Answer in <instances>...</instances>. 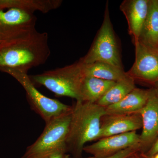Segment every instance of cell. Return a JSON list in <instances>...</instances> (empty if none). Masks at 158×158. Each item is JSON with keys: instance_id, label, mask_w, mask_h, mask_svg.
Wrapping results in <instances>:
<instances>
[{"instance_id": "3", "label": "cell", "mask_w": 158, "mask_h": 158, "mask_svg": "<svg viewBox=\"0 0 158 158\" xmlns=\"http://www.w3.org/2000/svg\"><path fill=\"white\" fill-rule=\"evenodd\" d=\"M29 76L34 85L44 86L57 96L81 100L80 88L85 75L80 60L71 65Z\"/></svg>"}, {"instance_id": "20", "label": "cell", "mask_w": 158, "mask_h": 158, "mask_svg": "<svg viewBox=\"0 0 158 158\" xmlns=\"http://www.w3.org/2000/svg\"><path fill=\"white\" fill-rule=\"evenodd\" d=\"M67 155L63 153H58L50 156L48 158H65Z\"/></svg>"}, {"instance_id": "23", "label": "cell", "mask_w": 158, "mask_h": 158, "mask_svg": "<svg viewBox=\"0 0 158 158\" xmlns=\"http://www.w3.org/2000/svg\"><path fill=\"white\" fill-rule=\"evenodd\" d=\"M135 155L132 156L130 157H129V158H136L134 157V156H135Z\"/></svg>"}, {"instance_id": "24", "label": "cell", "mask_w": 158, "mask_h": 158, "mask_svg": "<svg viewBox=\"0 0 158 158\" xmlns=\"http://www.w3.org/2000/svg\"><path fill=\"white\" fill-rule=\"evenodd\" d=\"M68 156H69V155H67V156H66V157H65V158H67V157H68Z\"/></svg>"}, {"instance_id": "8", "label": "cell", "mask_w": 158, "mask_h": 158, "mask_svg": "<svg viewBox=\"0 0 158 158\" xmlns=\"http://www.w3.org/2000/svg\"><path fill=\"white\" fill-rule=\"evenodd\" d=\"M135 47V59L131 68L127 72L134 81L150 84L158 82V50L147 47L139 42Z\"/></svg>"}, {"instance_id": "14", "label": "cell", "mask_w": 158, "mask_h": 158, "mask_svg": "<svg viewBox=\"0 0 158 158\" xmlns=\"http://www.w3.org/2000/svg\"><path fill=\"white\" fill-rule=\"evenodd\" d=\"M116 82L84 76L80 88V101L96 103Z\"/></svg>"}, {"instance_id": "1", "label": "cell", "mask_w": 158, "mask_h": 158, "mask_svg": "<svg viewBox=\"0 0 158 158\" xmlns=\"http://www.w3.org/2000/svg\"><path fill=\"white\" fill-rule=\"evenodd\" d=\"M50 54L47 33L34 29L0 43V71L11 69L28 73L44 64Z\"/></svg>"}, {"instance_id": "17", "label": "cell", "mask_w": 158, "mask_h": 158, "mask_svg": "<svg viewBox=\"0 0 158 158\" xmlns=\"http://www.w3.org/2000/svg\"><path fill=\"white\" fill-rule=\"evenodd\" d=\"M136 88L135 81L128 77L116 82L96 104L104 108L117 103Z\"/></svg>"}, {"instance_id": "21", "label": "cell", "mask_w": 158, "mask_h": 158, "mask_svg": "<svg viewBox=\"0 0 158 158\" xmlns=\"http://www.w3.org/2000/svg\"><path fill=\"white\" fill-rule=\"evenodd\" d=\"M155 94L157 95L158 97V82L155 85L153 86L152 88Z\"/></svg>"}, {"instance_id": "10", "label": "cell", "mask_w": 158, "mask_h": 158, "mask_svg": "<svg viewBox=\"0 0 158 158\" xmlns=\"http://www.w3.org/2000/svg\"><path fill=\"white\" fill-rule=\"evenodd\" d=\"M139 113L105 115L102 118L99 139L109 136L136 131L142 128Z\"/></svg>"}, {"instance_id": "9", "label": "cell", "mask_w": 158, "mask_h": 158, "mask_svg": "<svg viewBox=\"0 0 158 158\" xmlns=\"http://www.w3.org/2000/svg\"><path fill=\"white\" fill-rule=\"evenodd\" d=\"M138 144H140V135L133 131L101 138L85 146L83 151L95 157H107Z\"/></svg>"}, {"instance_id": "22", "label": "cell", "mask_w": 158, "mask_h": 158, "mask_svg": "<svg viewBox=\"0 0 158 158\" xmlns=\"http://www.w3.org/2000/svg\"><path fill=\"white\" fill-rule=\"evenodd\" d=\"M151 158H158V154H156L155 155L153 156Z\"/></svg>"}, {"instance_id": "4", "label": "cell", "mask_w": 158, "mask_h": 158, "mask_svg": "<svg viewBox=\"0 0 158 158\" xmlns=\"http://www.w3.org/2000/svg\"><path fill=\"white\" fill-rule=\"evenodd\" d=\"M71 112L45 123L41 135L27 148L21 158H48L58 153L66 154Z\"/></svg>"}, {"instance_id": "6", "label": "cell", "mask_w": 158, "mask_h": 158, "mask_svg": "<svg viewBox=\"0 0 158 158\" xmlns=\"http://www.w3.org/2000/svg\"><path fill=\"white\" fill-rule=\"evenodd\" d=\"M2 72L9 74L19 82L25 90L31 108L41 116L45 123L72 111V106L40 93L31 81L27 73L11 69H5Z\"/></svg>"}, {"instance_id": "13", "label": "cell", "mask_w": 158, "mask_h": 158, "mask_svg": "<svg viewBox=\"0 0 158 158\" xmlns=\"http://www.w3.org/2000/svg\"><path fill=\"white\" fill-rule=\"evenodd\" d=\"M152 89L135 88L120 101L105 108L106 115H120L139 113L147 103Z\"/></svg>"}, {"instance_id": "18", "label": "cell", "mask_w": 158, "mask_h": 158, "mask_svg": "<svg viewBox=\"0 0 158 158\" xmlns=\"http://www.w3.org/2000/svg\"><path fill=\"white\" fill-rule=\"evenodd\" d=\"M141 149V145L138 144V145H135V146H133L132 147L123 150L121 151L113 156L107 157L97 158L93 156L92 157L86 158H129L130 157L135 155L137 152ZM67 158H71L69 157V156Z\"/></svg>"}, {"instance_id": "19", "label": "cell", "mask_w": 158, "mask_h": 158, "mask_svg": "<svg viewBox=\"0 0 158 158\" xmlns=\"http://www.w3.org/2000/svg\"><path fill=\"white\" fill-rule=\"evenodd\" d=\"M158 154V137L153 144L152 147L149 150L147 154L148 157L152 158L156 154Z\"/></svg>"}, {"instance_id": "12", "label": "cell", "mask_w": 158, "mask_h": 158, "mask_svg": "<svg viewBox=\"0 0 158 158\" xmlns=\"http://www.w3.org/2000/svg\"><path fill=\"white\" fill-rule=\"evenodd\" d=\"M139 113L142 123L140 135L142 148L151 144L158 137V97L152 88L147 103Z\"/></svg>"}, {"instance_id": "5", "label": "cell", "mask_w": 158, "mask_h": 158, "mask_svg": "<svg viewBox=\"0 0 158 158\" xmlns=\"http://www.w3.org/2000/svg\"><path fill=\"white\" fill-rule=\"evenodd\" d=\"M107 2L103 21L88 53L80 59L84 64L103 62L123 68Z\"/></svg>"}, {"instance_id": "26", "label": "cell", "mask_w": 158, "mask_h": 158, "mask_svg": "<svg viewBox=\"0 0 158 158\" xmlns=\"http://www.w3.org/2000/svg\"><path fill=\"white\" fill-rule=\"evenodd\" d=\"M157 2H158V0H157Z\"/></svg>"}, {"instance_id": "15", "label": "cell", "mask_w": 158, "mask_h": 158, "mask_svg": "<svg viewBox=\"0 0 158 158\" xmlns=\"http://www.w3.org/2000/svg\"><path fill=\"white\" fill-rule=\"evenodd\" d=\"M138 41L147 47L158 50L157 0H150L148 15Z\"/></svg>"}, {"instance_id": "11", "label": "cell", "mask_w": 158, "mask_h": 158, "mask_svg": "<svg viewBox=\"0 0 158 158\" xmlns=\"http://www.w3.org/2000/svg\"><path fill=\"white\" fill-rule=\"evenodd\" d=\"M150 0H125L119 9L128 23V31L135 44L138 42L149 11Z\"/></svg>"}, {"instance_id": "7", "label": "cell", "mask_w": 158, "mask_h": 158, "mask_svg": "<svg viewBox=\"0 0 158 158\" xmlns=\"http://www.w3.org/2000/svg\"><path fill=\"white\" fill-rule=\"evenodd\" d=\"M34 12L18 8L0 9V40L5 41L36 29Z\"/></svg>"}, {"instance_id": "16", "label": "cell", "mask_w": 158, "mask_h": 158, "mask_svg": "<svg viewBox=\"0 0 158 158\" xmlns=\"http://www.w3.org/2000/svg\"><path fill=\"white\" fill-rule=\"evenodd\" d=\"M83 73L85 76L92 77L114 82L120 81L128 77L123 68L103 62H95L89 64L83 63Z\"/></svg>"}, {"instance_id": "25", "label": "cell", "mask_w": 158, "mask_h": 158, "mask_svg": "<svg viewBox=\"0 0 158 158\" xmlns=\"http://www.w3.org/2000/svg\"><path fill=\"white\" fill-rule=\"evenodd\" d=\"M2 42H3V41H1V40H0V43H2Z\"/></svg>"}, {"instance_id": "2", "label": "cell", "mask_w": 158, "mask_h": 158, "mask_svg": "<svg viewBox=\"0 0 158 158\" xmlns=\"http://www.w3.org/2000/svg\"><path fill=\"white\" fill-rule=\"evenodd\" d=\"M105 108L96 103L77 101L72 106L66 147L76 156L81 155L85 144L99 138Z\"/></svg>"}]
</instances>
